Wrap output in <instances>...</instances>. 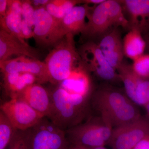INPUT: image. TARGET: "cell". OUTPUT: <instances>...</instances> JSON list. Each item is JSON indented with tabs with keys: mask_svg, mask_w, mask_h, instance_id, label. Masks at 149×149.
<instances>
[{
	"mask_svg": "<svg viewBox=\"0 0 149 149\" xmlns=\"http://www.w3.org/2000/svg\"><path fill=\"white\" fill-rule=\"evenodd\" d=\"M91 105V108L113 128L134 121L142 116L138 105L125 92L111 85H102L93 92Z\"/></svg>",
	"mask_w": 149,
	"mask_h": 149,
	"instance_id": "1",
	"label": "cell"
},
{
	"mask_svg": "<svg viewBox=\"0 0 149 149\" xmlns=\"http://www.w3.org/2000/svg\"><path fill=\"white\" fill-rule=\"evenodd\" d=\"M49 91L51 105L47 117L62 130L66 131L91 116V96L70 93L61 86Z\"/></svg>",
	"mask_w": 149,
	"mask_h": 149,
	"instance_id": "2",
	"label": "cell"
},
{
	"mask_svg": "<svg viewBox=\"0 0 149 149\" xmlns=\"http://www.w3.org/2000/svg\"><path fill=\"white\" fill-rule=\"evenodd\" d=\"M82 35L88 39L102 37L115 28L130 29L119 1L105 0L93 8Z\"/></svg>",
	"mask_w": 149,
	"mask_h": 149,
	"instance_id": "3",
	"label": "cell"
},
{
	"mask_svg": "<svg viewBox=\"0 0 149 149\" xmlns=\"http://www.w3.org/2000/svg\"><path fill=\"white\" fill-rule=\"evenodd\" d=\"M74 38L72 34H67L56 44L46 57L44 62L47 70L49 82L51 84L61 83L81 63Z\"/></svg>",
	"mask_w": 149,
	"mask_h": 149,
	"instance_id": "4",
	"label": "cell"
},
{
	"mask_svg": "<svg viewBox=\"0 0 149 149\" xmlns=\"http://www.w3.org/2000/svg\"><path fill=\"white\" fill-rule=\"evenodd\" d=\"M113 129L101 116H91L84 122L65 131L70 145L93 149L107 145Z\"/></svg>",
	"mask_w": 149,
	"mask_h": 149,
	"instance_id": "5",
	"label": "cell"
},
{
	"mask_svg": "<svg viewBox=\"0 0 149 149\" xmlns=\"http://www.w3.org/2000/svg\"><path fill=\"white\" fill-rule=\"evenodd\" d=\"M78 53L82 65L88 72L107 82L121 81L117 71L107 61L97 44L88 41L81 46Z\"/></svg>",
	"mask_w": 149,
	"mask_h": 149,
	"instance_id": "6",
	"label": "cell"
},
{
	"mask_svg": "<svg viewBox=\"0 0 149 149\" xmlns=\"http://www.w3.org/2000/svg\"><path fill=\"white\" fill-rule=\"evenodd\" d=\"M69 145L65 131L47 117L31 128V149H67Z\"/></svg>",
	"mask_w": 149,
	"mask_h": 149,
	"instance_id": "7",
	"label": "cell"
},
{
	"mask_svg": "<svg viewBox=\"0 0 149 149\" xmlns=\"http://www.w3.org/2000/svg\"><path fill=\"white\" fill-rule=\"evenodd\" d=\"M149 136V119L141 116L125 125L113 128L108 146L112 149H132Z\"/></svg>",
	"mask_w": 149,
	"mask_h": 149,
	"instance_id": "8",
	"label": "cell"
},
{
	"mask_svg": "<svg viewBox=\"0 0 149 149\" xmlns=\"http://www.w3.org/2000/svg\"><path fill=\"white\" fill-rule=\"evenodd\" d=\"M0 109L18 130L32 128L44 117L19 98L3 102L1 104Z\"/></svg>",
	"mask_w": 149,
	"mask_h": 149,
	"instance_id": "9",
	"label": "cell"
},
{
	"mask_svg": "<svg viewBox=\"0 0 149 149\" xmlns=\"http://www.w3.org/2000/svg\"><path fill=\"white\" fill-rule=\"evenodd\" d=\"M34 36L36 42L44 47L55 45L62 40L60 23L46 10L45 6L35 8Z\"/></svg>",
	"mask_w": 149,
	"mask_h": 149,
	"instance_id": "10",
	"label": "cell"
},
{
	"mask_svg": "<svg viewBox=\"0 0 149 149\" xmlns=\"http://www.w3.org/2000/svg\"><path fill=\"white\" fill-rule=\"evenodd\" d=\"M0 69L2 74L13 72L31 73L37 77L39 84L49 82L45 63L38 59L21 56L0 62Z\"/></svg>",
	"mask_w": 149,
	"mask_h": 149,
	"instance_id": "11",
	"label": "cell"
},
{
	"mask_svg": "<svg viewBox=\"0 0 149 149\" xmlns=\"http://www.w3.org/2000/svg\"><path fill=\"white\" fill-rule=\"evenodd\" d=\"M110 65L117 71L123 62V42L119 28H114L101 37L97 44Z\"/></svg>",
	"mask_w": 149,
	"mask_h": 149,
	"instance_id": "12",
	"label": "cell"
},
{
	"mask_svg": "<svg viewBox=\"0 0 149 149\" xmlns=\"http://www.w3.org/2000/svg\"><path fill=\"white\" fill-rule=\"evenodd\" d=\"M128 16L130 29L135 28L143 36L149 30V0L119 1Z\"/></svg>",
	"mask_w": 149,
	"mask_h": 149,
	"instance_id": "13",
	"label": "cell"
},
{
	"mask_svg": "<svg viewBox=\"0 0 149 149\" xmlns=\"http://www.w3.org/2000/svg\"><path fill=\"white\" fill-rule=\"evenodd\" d=\"M13 56H24L38 59V52L17 37L0 29V62L10 59Z\"/></svg>",
	"mask_w": 149,
	"mask_h": 149,
	"instance_id": "14",
	"label": "cell"
},
{
	"mask_svg": "<svg viewBox=\"0 0 149 149\" xmlns=\"http://www.w3.org/2000/svg\"><path fill=\"white\" fill-rule=\"evenodd\" d=\"M43 117H47L51 108V97L49 91L42 84L36 83L28 86L18 96Z\"/></svg>",
	"mask_w": 149,
	"mask_h": 149,
	"instance_id": "15",
	"label": "cell"
},
{
	"mask_svg": "<svg viewBox=\"0 0 149 149\" xmlns=\"http://www.w3.org/2000/svg\"><path fill=\"white\" fill-rule=\"evenodd\" d=\"M88 5L76 6L65 16L60 23V35L61 39L69 33L74 36L83 33L87 23L85 19L93 8Z\"/></svg>",
	"mask_w": 149,
	"mask_h": 149,
	"instance_id": "16",
	"label": "cell"
},
{
	"mask_svg": "<svg viewBox=\"0 0 149 149\" xmlns=\"http://www.w3.org/2000/svg\"><path fill=\"white\" fill-rule=\"evenodd\" d=\"M60 84L61 87L73 94L91 96L93 93L89 72L83 67L82 62L73 70L70 76Z\"/></svg>",
	"mask_w": 149,
	"mask_h": 149,
	"instance_id": "17",
	"label": "cell"
},
{
	"mask_svg": "<svg viewBox=\"0 0 149 149\" xmlns=\"http://www.w3.org/2000/svg\"><path fill=\"white\" fill-rule=\"evenodd\" d=\"M3 74V86L10 99L17 98L25 88L38 83L37 77L31 73L13 72Z\"/></svg>",
	"mask_w": 149,
	"mask_h": 149,
	"instance_id": "18",
	"label": "cell"
},
{
	"mask_svg": "<svg viewBox=\"0 0 149 149\" xmlns=\"http://www.w3.org/2000/svg\"><path fill=\"white\" fill-rule=\"evenodd\" d=\"M124 56L134 61L144 54L146 41L138 29L132 28L123 40Z\"/></svg>",
	"mask_w": 149,
	"mask_h": 149,
	"instance_id": "19",
	"label": "cell"
},
{
	"mask_svg": "<svg viewBox=\"0 0 149 149\" xmlns=\"http://www.w3.org/2000/svg\"><path fill=\"white\" fill-rule=\"evenodd\" d=\"M117 72L124 85L125 93L136 103V90L142 79L134 72L132 65L123 62L118 68Z\"/></svg>",
	"mask_w": 149,
	"mask_h": 149,
	"instance_id": "20",
	"label": "cell"
},
{
	"mask_svg": "<svg viewBox=\"0 0 149 149\" xmlns=\"http://www.w3.org/2000/svg\"><path fill=\"white\" fill-rule=\"evenodd\" d=\"M80 3H82L81 0H50L45 8L53 17L60 22L74 7Z\"/></svg>",
	"mask_w": 149,
	"mask_h": 149,
	"instance_id": "21",
	"label": "cell"
},
{
	"mask_svg": "<svg viewBox=\"0 0 149 149\" xmlns=\"http://www.w3.org/2000/svg\"><path fill=\"white\" fill-rule=\"evenodd\" d=\"M22 15L7 11L5 16L0 18L1 29L25 42L22 32Z\"/></svg>",
	"mask_w": 149,
	"mask_h": 149,
	"instance_id": "22",
	"label": "cell"
},
{
	"mask_svg": "<svg viewBox=\"0 0 149 149\" xmlns=\"http://www.w3.org/2000/svg\"><path fill=\"white\" fill-rule=\"evenodd\" d=\"M18 130L3 112L0 111V149H6Z\"/></svg>",
	"mask_w": 149,
	"mask_h": 149,
	"instance_id": "23",
	"label": "cell"
},
{
	"mask_svg": "<svg viewBox=\"0 0 149 149\" xmlns=\"http://www.w3.org/2000/svg\"><path fill=\"white\" fill-rule=\"evenodd\" d=\"M31 128L17 130L8 149H31Z\"/></svg>",
	"mask_w": 149,
	"mask_h": 149,
	"instance_id": "24",
	"label": "cell"
},
{
	"mask_svg": "<svg viewBox=\"0 0 149 149\" xmlns=\"http://www.w3.org/2000/svg\"><path fill=\"white\" fill-rule=\"evenodd\" d=\"M134 72L143 80H149V54H144L133 61Z\"/></svg>",
	"mask_w": 149,
	"mask_h": 149,
	"instance_id": "25",
	"label": "cell"
},
{
	"mask_svg": "<svg viewBox=\"0 0 149 149\" xmlns=\"http://www.w3.org/2000/svg\"><path fill=\"white\" fill-rule=\"evenodd\" d=\"M149 103V80H141L136 92V104L144 107Z\"/></svg>",
	"mask_w": 149,
	"mask_h": 149,
	"instance_id": "26",
	"label": "cell"
},
{
	"mask_svg": "<svg viewBox=\"0 0 149 149\" xmlns=\"http://www.w3.org/2000/svg\"><path fill=\"white\" fill-rule=\"evenodd\" d=\"M22 19L34 27V14L35 9L31 1H22Z\"/></svg>",
	"mask_w": 149,
	"mask_h": 149,
	"instance_id": "27",
	"label": "cell"
},
{
	"mask_svg": "<svg viewBox=\"0 0 149 149\" xmlns=\"http://www.w3.org/2000/svg\"><path fill=\"white\" fill-rule=\"evenodd\" d=\"M22 16V1L8 0L7 10Z\"/></svg>",
	"mask_w": 149,
	"mask_h": 149,
	"instance_id": "28",
	"label": "cell"
},
{
	"mask_svg": "<svg viewBox=\"0 0 149 149\" xmlns=\"http://www.w3.org/2000/svg\"><path fill=\"white\" fill-rule=\"evenodd\" d=\"M22 32L24 39H29L34 36V27L22 19Z\"/></svg>",
	"mask_w": 149,
	"mask_h": 149,
	"instance_id": "29",
	"label": "cell"
},
{
	"mask_svg": "<svg viewBox=\"0 0 149 149\" xmlns=\"http://www.w3.org/2000/svg\"><path fill=\"white\" fill-rule=\"evenodd\" d=\"M132 149H149V136L141 140Z\"/></svg>",
	"mask_w": 149,
	"mask_h": 149,
	"instance_id": "30",
	"label": "cell"
},
{
	"mask_svg": "<svg viewBox=\"0 0 149 149\" xmlns=\"http://www.w3.org/2000/svg\"><path fill=\"white\" fill-rule=\"evenodd\" d=\"M8 0H0V18L5 16L8 9Z\"/></svg>",
	"mask_w": 149,
	"mask_h": 149,
	"instance_id": "31",
	"label": "cell"
},
{
	"mask_svg": "<svg viewBox=\"0 0 149 149\" xmlns=\"http://www.w3.org/2000/svg\"><path fill=\"white\" fill-rule=\"evenodd\" d=\"M105 1V0H83L82 1V3L88 5L89 4H93L97 6L103 2Z\"/></svg>",
	"mask_w": 149,
	"mask_h": 149,
	"instance_id": "32",
	"label": "cell"
},
{
	"mask_svg": "<svg viewBox=\"0 0 149 149\" xmlns=\"http://www.w3.org/2000/svg\"><path fill=\"white\" fill-rule=\"evenodd\" d=\"M144 40L146 41V51H147L148 54H149V30L146 35L143 36Z\"/></svg>",
	"mask_w": 149,
	"mask_h": 149,
	"instance_id": "33",
	"label": "cell"
},
{
	"mask_svg": "<svg viewBox=\"0 0 149 149\" xmlns=\"http://www.w3.org/2000/svg\"><path fill=\"white\" fill-rule=\"evenodd\" d=\"M67 149H87L83 147L78 146H74V145L70 144L69 147Z\"/></svg>",
	"mask_w": 149,
	"mask_h": 149,
	"instance_id": "34",
	"label": "cell"
},
{
	"mask_svg": "<svg viewBox=\"0 0 149 149\" xmlns=\"http://www.w3.org/2000/svg\"><path fill=\"white\" fill-rule=\"evenodd\" d=\"M144 107L146 109V116L149 119V103L146 104Z\"/></svg>",
	"mask_w": 149,
	"mask_h": 149,
	"instance_id": "35",
	"label": "cell"
},
{
	"mask_svg": "<svg viewBox=\"0 0 149 149\" xmlns=\"http://www.w3.org/2000/svg\"><path fill=\"white\" fill-rule=\"evenodd\" d=\"M93 149H109L105 148V147H99V148H96Z\"/></svg>",
	"mask_w": 149,
	"mask_h": 149,
	"instance_id": "36",
	"label": "cell"
}]
</instances>
